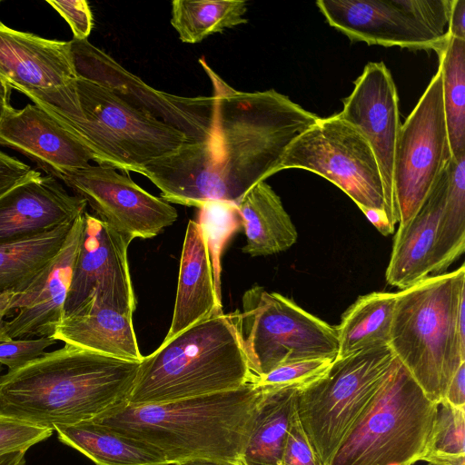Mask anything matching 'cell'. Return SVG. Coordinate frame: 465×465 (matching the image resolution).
Masks as SVG:
<instances>
[{"instance_id":"obj_40","label":"cell","mask_w":465,"mask_h":465,"mask_svg":"<svg viewBox=\"0 0 465 465\" xmlns=\"http://www.w3.org/2000/svg\"><path fill=\"white\" fill-rule=\"evenodd\" d=\"M443 399L455 407L465 409V362L454 373Z\"/></svg>"},{"instance_id":"obj_30","label":"cell","mask_w":465,"mask_h":465,"mask_svg":"<svg viewBox=\"0 0 465 465\" xmlns=\"http://www.w3.org/2000/svg\"><path fill=\"white\" fill-rule=\"evenodd\" d=\"M449 183L434 245L432 275L444 273L465 251V154L448 164Z\"/></svg>"},{"instance_id":"obj_11","label":"cell","mask_w":465,"mask_h":465,"mask_svg":"<svg viewBox=\"0 0 465 465\" xmlns=\"http://www.w3.org/2000/svg\"><path fill=\"white\" fill-rule=\"evenodd\" d=\"M451 0H319L327 23L353 42L435 51L448 40Z\"/></svg>"},{"instance_id":"obj_8","label":"cell","mask_w":465,"mask_h":465,"mask_svg":"<svg viewBox=\"0 0 465 465\" xmlns=\"http://www.w3.org/2000/svg\"><path fill=\"white\" fill-rule=\"evenodd\" d=\"M395 355L389 345L335 359L319 380L299 390L295 410L320 465H329L385 379Z\"/></svg>"},{"instance_id":"obj_35","label":"cell","mask_w":465,"mask_h":465,"mask_svg":"<svg viewBox=\"0 0 465 465\" xmlns=\"http://www.w3.org/2000/svg\"><path fill=\"white\" fill-rule=\"evenodd\" d=\"M53 430L34 425L0 413V457L17 451H26L32 446L48 439Z\"/></svg>"},{"instance_id":"obj_31","label":"cell","mask_w":465,"mask_h":465,"mask_svg":"<svg viewBox=\"0 0 465 465\" xmlns=\"http://www.w3.org/2000/svg\"><path fill=\"white\" fill-rule=\"evenodd\" d=\"M438 55L450 159L456 160L465 154V40L449 36Z\"/></svg>"},{"instance_id":"obj_1","label":"cell","mask_w":465,"mask_h":465,"mask_svg":"<svg viewBox=\"0 0 465 465\" xmlns=\"http://www.w3.org/2000/svg\"><path fill=\"white\" fill-rule=\"evenodd\" d=\"M213 85V132L201 143H186L139 173L167 203L200 207L210 201L237 204L257 183L280 172L292 144L319 118L274 89L232 88L199 60Z\"/></svg>"},{"instance_id":"obj_5","label":"cell","mask_w":465,"mask_h":465,"mask_svg":"<svg viewBox=\"0 0 465 465\" xmlns=\"http://www.w3.org/2000/svg\"><path fill=\"white\" fill-rule=\"evenodd\" d=\"M237 312L203 320L143 356L129 404H155L238 389L254 382Z\"/></svg>"},{"instance_id":"obj_46","label":"cell","mask_w":465,"mask_h":465,"mask_svg":"<svg viewBox=\"0 0 465 465\" xmlns=\"http://www.w3.org/2000/svg\"><path fill=\"white\" fill-rule=\"evenodd\" d=\"M175 465H241V463L221 460L194 459Z\"/></svg>"},{"instance_id":"obj_16","label":"cell","mask_w":465,"mask_h":465,"mask_svg":"<svg viewBox=\"0 0 465 465\" xmlns=\"http://www.w3.org/2000/svg\"><path fill=\"white\" fill-rule=\"evenodd\" d=\"M338 115L353 126L369 143L382 177L387 215L398 223L393 193V165L401 129L397 89L382 62L369 63L354 81L351 94L343 99Z\"/></svg>"},{"instance_id":"obj_43","label":"cell","mask_w":465,"mask_h":465,"mask_svg":"<svg viewBox=\"0 0 465 465\" xmlns=\"http://www.w3.org/2000/svg\"><path fill=\"white\" fill-rule=\"evenodd\" d=\"M17 292H6L0 294V342L13 340L7 332V322L5 317L11 312L10 305Z\"/></svg>"},{"instance_id":"obj_9","label":"cell","mask_w":465,"mask_h":465,"mask_svg":"<svg viewBox=\"0 0 465 465\" xmlns=\"http://www.w3.org/2000/svg\"><path fill=\"white\" fill-rule=\"evenodd\" d=\"M237 311L242 341L251 371L259 377L285 363L334 361L339 351L335 326L293 301L261 286L245 292Z\"/></svg>"},{"instance_id":"obj_3","label":"cell","mask_w":465,"mask_h":465,"mask_svg":"<svg viewBox=\"0 0 465 465\" xmlns=\"http://www.w3.org/2000/svg\"><path fill=\"white\" fill-rule=\"evenodd\" d=\"M262 396L251 382L165 403L124 402L92 420L151 447L169 465L194 459L240 462Z\"/></svg>"},{"instance_id":"obj_6","label":"cell","mask_w":465,"mask_h":465,"mask_svg":"<svg viewBox=\"0 0 465 465\" xmlns=\"http://www.w3.org/2000/svg\"><path fill=\"white\" fill-rule=\"evenodd\" d=\"M432 401L465 362V266L397 292L389 344Z\"/></svg>"},{"instance_id":"obj_28","label":"cell","mask_w":465,"mask_h":465,"mask_svg":"<svg viewBox=\"0 0 465 465\" xmlns=\"http://www.w3.org/2000/svg\"><path fill=\"white\" fill-rule=\"evenodd\" d=\"M73 223L34 237L1 244L0 294L24 291L58 252Z\"/></svg>"},{"instance_id":"obj_27","label":"cell","mask_w":465,"mask_h":465,"mask_svg":"<svg viewBox=\"0 0 465 465\" xmlns=\"http://www.w3.org/2000/svg\"><path fill=\"white\" fill-rule=\"evenodd\" d=\"M397 292H373L360 296L335 326L339 351L336 359L361 350L388 345Z\"/></svg>"},{"instance_id":"obj_24","label":"cell","mask_w":465,"mask_h":465,"mask_svg":"<svg viewBox=\"0 0 465 465\" xmlns=\"http://www.w3.org/2000/svg\"><path fill=\"white\" fill-rule=\"evenodd\" d=\"M236 205L246 235L244 253L272 255L296 242L297 230L280 197L265 181L254 185Z\"/></svg>"},{"instance_id":"obj_15","label":"cell","mask_w":465,"mask_h":465,"mask_svg":"<svg viewBox=\"0 0 465 465\" xmlns=\"http://www.w3.org/2000/svg\"><path fill=\"white\" fill-rule=\"evenodd\" d=\"M84 220L64 316L88 299L133 316L136 300L127 259L131 242L86 211Z\"/></svg>"},{"instance_id":"obj_26","label":"cell","mask_w":465,"mask_h":465,"mask_svg":"<svg viewBox=\"0 0 465 465\" xmlns=\"http://www.w3.org/2000/svg\"><path fill=\"white\" fill-rule=\"evenodd\" d=\"M262 390V389H261ZM298 389L262 390L241 465H280Z\"/></svg>"},{"instance_id":"obj_25","label":"cell","mask_w":465,"mask_h":465,"mask_svg":"<svg viewBox=\"0 0 465 465\" xmlns=\"http://www.w3.org/2000/svg\"><path fill=\"white\" fill-rule=\"evenodd\" d=\"M58 440L96 465H169L164 457L136 440L88 420L54 428Z\"/></svg>"},{"instance_id":"obj_22","label":"cell","mask_w":465,"mask_h":465,"mask_svg":"<svg viewBox=\"0 0 465 465\" xmlns=\"http://www.w3.org/2000/svg\"><path fill=\"white\" fill-rule=\"evenodd\" d=\"M447 167L408 225L396 232L385 277L401 290L433 272L436 233L449 183Z\"/></svg>"},{"instance_id":"obj_37","label":"cell","mask_w":465,"mask_h":465,"mask_svg":"<svg viewBox=\"0 0 465 465\" xmlns=\"http://www.w3.org/2000/svg\"><path fill=\"white\" fill-rule=\"evenodd\" d=\"M280 465H320L297 415L295 405Z\"/></svg>"},{"instance_id":"obj_47","label":"cell","mask_w":465,"mask_h":465,"mask_svg":"<svg viewBox=\"0 0 465 465\" xmlns=\"http://www.w3.org/2000/svg\"><path fill=\"white\" fill-rule=\"evenodd\" d=\"M2 371H3V365L0 363V377L2 375Z\"/></svg>"},{"instance_id":"obj_32","label":"cell","mask_w":465,"mask_h":465,"mask_svg":"<svg viewBox=\"0 0 465 465\" xmlns=\"http://www.w3.org/2000/svg\"><path fill=\"white\" fill-rule=\"evenodd\" d=\"M419 460L431 465H465V409L444 399Z\"/></svg>"},{"instance_id":"obj_36","label":"cell","mask_w":465,"mask_h":465,"mask_svg":"<svg viewBox=\"0 0 465 465\" xmlns=\"http://www.w3.org/2000/svg\"><path fill=\"white\" fill-rule=\"evenodd\" d=\"M57 341L52 336L35 339H13L0 342V363L8 367V371L18 369L38 358Z\"/></svg>"},{"instance_id":"obj_41","label":"cell","mask_w":465,"mask_h":465,"mask_svg":"<svg viewBox=\"0 0 465 465\" xmlns=\"http://www.w3.org/2000/svg\"><path fill=\"white\" fill-rule=\"evenodd\" d=\"M448 35L465 40V0H451Z\"/></svg>"},{"instance_id":"obj_4","label":"cell","mask_w":465,"mask_h":465,"mask_svg":"<svg viewBox=\"0 0 465 465\" xmlns=\"http://www.w3.org/2000/svg\"><path fill=\"white\" fill-rule=\"evenodd\" d=\"M22 94L75 137L99 165L139 173L148 163L190 144L179 131L79 76L56 90Z\"/></svg>"},{"instance_id":"obj_44","label":"cell","mask_w":465,"mask_h":465,"mask_svg":"<svg viewBox=\"0 0 465 465\" xmlns=\"http://www.w3.org/2000/svg\"><path fill=\"white\" fill-rule=\"evenodd\" d=\"M12 88L9 84L0 76V124L3 117L10 104V94Z\"/></svg>"},{"instance_id":"obj_19","label":"cell","mask_w":465,"mask_h":465,"mask_svg":"<svg viewBox=\"0 0 465 465\" xmlns=\"http://www.w3.org/2000/svg\"><path fill=\"white\" fill-rule=\"evenodd\" d=\"M0 144L31 159L57 180L94 161L75 137L35 104L7 108L0 124Z\"/></svg>"},{"instance_id":"obj_38","label":"cell","mask_w":465,"mask_h":465,"mask_svg":"<svg viewBox=\"0 0 465 465\" xmlns=\"http://www.w3.org/2000/svg\"><path fill=\"white\" fill-rule=\"evenodd\" d=\"M49 4L69 25L74 39L88 38L94 25L93 14L88 2L84 0H47Z\"/></svg>"},{"instance_id":"obj_13","label":"cell","mask_w":465,"mask_h":465,"mask_svg":"<svg viewBox=\"0 0 465 465\" xmlns=\"http://www.w3.org/2000/svg\"><path fill=\"white\" fill-rule=\"evenodd\" d=\"M76 75L106 87L136 111L186 136L190 144L208 141L213 132V96H181L159 91L127 71L88 39H72Z\"/></svg>"},{"instance_id":"obj_17","label":"cell","mask_w":465,"mask_h":465,"mask_svg":"<svg viewBox=\"0 0 465 465\" xmlns=\"http://www.w3.org/2000/svg\"><path fill=\"white\" fill-rule=\"evenodd\" d=\"M84 213L74 220L52 261L13 300L10 310H17V313L7 322L11 339L52 336L64 317V304L83 237Z\"/></svg>"},{"instance_id":"obj_10","label":"cell","mask_w":465,"mask_h":465,"mask_svg":"<svg viewBox=\"0 0 465 465\" xmlns=\"http://www.w3.org/2000/svg\"><path fill=\"white\" fill-rule=\"evenodd\" d=\"M285 169H303L322 176L361 210H381L387 214L384 184L373 151L338 114L319 117L292 143L280 165V171Z\"/></svg>"},{"instance_id":"obj_18","label":"cell","mask_w":465,"mask_h":465,"mask_svg":"<svg viewBox=\"0 0 465 465\" xmlns=\"http://www.w3.org/2000/svg\"><path fill=\"white\" fill-rule=\"evenodd\" d=\"M86 206L83 198L69 193L56 178L36 171L0 195V245L73 223Z\"/></svg>"},{"instance_id":"obj_7","label":"cell","mask_w":465,"mask_h":465,"mask_svg":"<svg viewBox=\"0 0 465 465\" xmlns=\"http://www.w3.org/2000/svg\"><path fill=\"white\" fill-rule=\"evenodd\" d=\"M438 402L430 401L394 357L381 385L329 465H412L432 430Z\"/></svg>"},{"instance_id":"obj_42","label":"cell","mask_w":465,"mask_h":465,"mask_svg":"<svg viewBox=\"0 0 465 465\" xmlns=\"http://www.w3.org/2000/svg\"><path fill=\"white\" fill-rule=\"evenodd\" d=\"M374 227L384 236L394 232V227L391 226L387 214L381 210L362 209L361 210Z\"/></svg>"},{"instance_id":"obj_33","label":"cell","mask_w":465,"mask_h":465,"mask_svg":"<svg viewBox=\"0 0 465 465\" xmlns=\"http://www.w3.org/2000/svg\"><path fill=\"white\" fill-rule=\"evenodd\" d=\"M198 208L196 222L201 226L206 240L214 287L222 299V253L227 242L242 227V218L237 205L232 203L210 201Z\"/></svg>"},{"instance_id":"obj_20","label":"cell","mask_w":465,"mask_h":465,"mask_svg":"<svg viewBox=\"0 0 465 465\" xmlns=\"http://www.w3.org/2000/svg\"><path fill=\"white\" fill-rule=\"evenodd\" d=\"M0 76L20 93L64 87L77 77L71 43L18 31L0 21Z\"/></svg>"},{"instance_id":"obj_12","label":"cell","mask_w":465,"mask_h":465,"mask_svg":"<svg viewBox=\"0 0 465 465\" xmlns=\"http://www.w3.org/2000/svg\"><path fill=\"white\" fill-rule=\"evenodd\" d=\"M451 158L441 73L438 69L401 124L393 165V193L402 231L420 210Z\"/></svg>"},{"instance_id":"obj_21","label":"cell","mask_w":465,"mask_h":465,"mask_svg":"<svg viewBox=\"0 0 465 465\" xmlns=\"http://www.w3.org/2000/svg\"><path fill=\"white\" fill-rule=\"evenodd\" d=\"M206 240L196 221L188 222L183 244L177 292L167 341L195 323L222 314Z\"/></svg>"},{"instance_id":"obj_2","label":"cell","mask_w":465,"mask_h":465,"mask_svg":"<svg viewBox=\"0 0 465 465\" xmlns=\"http://www.w3.org/2000/svg\"><path fill=\"white\" fill-rule=\"evenodd\" d=\"M140 362L70 344L0 377V413L51 430L95 419L128 401Z\"/></svg>"},{"instance_id":"obj_45","label":"cell","mask_w":465,"mask_h":465,"mask_svg":"<svg viewBox=\"0 0 465 465\" xmlns=\"http://www.w3.org/2000/svg\"><path fill=\"white\" fill-rule=\"evenodd\" d=\"M25 452L17 451L0 457V465H25Z\"/></svg>"},{"instance_id":"obj_29","label":"cell","mask_w":465,"mask_h":465,"mask_svg":"<svg viewBox=\"0 0 465 465\" xmlns=\"http://www.w3.org/2000/svg\"><path fill=\"white\" fill-rule=\"evenodd\" d=\"M246 12L243 0H174L170 22L183 43L197 44L247 23Z\"/></svg>"},{"instance_id":"obj_39","label":"cell","mask_w":465,"mask_h":465,"mask_svg":"<svg viewBox=\"0 0 465 465\" xmlns=\"http://www.w3.org/2000/svg\"><path fill=\"white\" fill-rule=\"evenodd\" d=\"M35 172L28 164L0 151V195Z\"/></svg>"},{"instance_id":"obj_34","label":"cell","mask_w":465,"mask_h":465,"mask_svg":"<svg viewBox=\"0 0 465 465\" xmlns=\"http://www.w3.org/2000/svg\"><path fill=\"white\" fill-rule=\"evenodd\" d=\"M333 361L312 359L282 364L256 378L254 383L262 390H302L322 378Z\"/></svg>"},{"instance_id":"obj_23","label":"cell","mask_w":465,"mask_h":465,"mask_svg":"<svg viewBox=\"0 0 465 465\" xmlns=\"http://www.w3.org/2000/svg\"><path fill=\"white\" fill-rule=\"evenodd\" d=\"M86 351L124 361L141 362L142 355L133 325V316L88 299L65 315L52 335Z\"/></svg>"},{"instance_id":"obj_14","label":"cell","mask_w":465,"mask_h":465,"mask_svg":"<svg viewBox=\"0 0 465 465\" xmlns=\"http://www.w3.org/2000/svg\"><path fill=\"white\" fill-rule=\"evenodd\" d=\"M60 181L85 201L94 216L130 242L153 238L178 218L169 203L110 166L89 165Z\"/></svg>"}]
</instances>
